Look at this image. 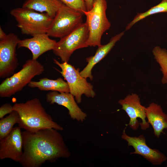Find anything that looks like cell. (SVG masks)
Listing matches in <instances>:
<instances>
[{
	"label": "cell",
	"instance_id": "6da1fadb",
	"mask_svg": "<svg viewBox=\"0 0 167 167\" xmlns=\"http://www.w3.org/2000/svg\"><path fill=\"white\" fill-rule=\"evenodd\" d=\"M23 154L19 162L24 167H40L45 162L69 158L71 154L61 134L53 128L22 132Z\"/></svg>",
	"mask_w": 167,
	"mask_h": 167
},
{
	"label": "cell",
	"instance_id": "cb8c5ba5",
	"mask_svg": "<svg viewBox=\"0 0 167 167\" xmlns=\"http://www.w3.org/2000/svg\"><path fill=\"white\" fill-rule=\"evenodd\" d=\"M86 6L87 11L91 9L94 0H84Z\"/></svg>",
	"mask_w": 167,
	"mask_h": 167
},
{
	"label": "cell",
	"instance_id": "ac0fdd59",
	"mask_svg": "<svg viewBox=\"0 0 167 167\" xmlns=\"http://www.w3.org/2000/svg\"><path fill=\"white\" fill-rule=\"evenodd\" d=\"M28 86L31 88H37L41 91L70 92L67 82L61 78L54 80L43 78L40 79L38 81H32Z\"/></svg>",
	"mask_w": 167,
	"mask_h": 167
},
{
	"label": "cell",
	"instance_id": "603a6c76",
	"mask_svg": "<svg viewBox=\"0 0 167 167\" xmlns=\"http://www.w3.org/2000/svg\"><path fill=\"white\" fill-rule=\"evenodd\" d=\"M13 111V105L9 103H6L0 107V118H2L6 115L10 114Z\"/></svg>",
	"mask_w": 167,
	"mask_h": 167
},
{
	"label": "cell",
	"instance_id": "484cf974",
	"mask_svg": "<svg viewBox=\"0 0 167 167\" xmlns=\"http://www.w3.org/2000/svg\"><path fill=\"white\" fill-rule=\"evenodd\" d=\"M166 167H167V165L166 166Z\"/></svg>",
	"mask_w": 167,
	"mask_h": 167
},
{
	"label": "cell",
	"instance_id": "7402d4cb",
	"mask_svg": "<svg viewBox=\"0 0 167 167\" xmlns=\"http://www.w3.org/2000/svg\"><path fill=\"white\" fill-rule=\"evenodd\" d=\"M160 66L161 71L163 75L161 79L162 83L163 84H167V57L162 60Z\"/></svg>",
	"mask_w": 167,
	"mask_h": 167
},
{
	"label": "cell",
	"instance_id": "44dd1931",
	"mask_svg": "<svg viewBox=\"0 0 167 167\" xmlns=\"http://www.w3.org/2000/svg\"><path fill=\"white\" fill-rule=\"evenodd\" d=\"M69 7L84 14L87 11L84 0H59Z\"/></svg>",
	"mask_w": 167,
	"mask_h": 167
},
{
	"label": "cell",
	"instance_id": "7a4b0ae2",
	"mask_svg": "<svg viewBox=\"0 0 167 167\" xmlns=\"http://www.w3.org/2000/svg\"><path fill=\"white\" fill-rule=\"evenodd\" d=\"M13 110L16 111L19 118L18 126L25 131L34 132L46 128L62 131L63 128L54 121L47 113L38 98L28 100L25 102L15 103Z\"/></svg>",
	"mask_w": 167,
	"mask_h": 167
},
{
	"label": "cell",
	"instance_id": "ffe728a7",
	"mask_svg": "<svg viewBox=\"0 0 167 167\" xmlns=\"http://www.w3.org/2000/svg\"><path fill=\"white\" fill-rule=\"evenodd\" d=\"M162 12H167V0H162L160 3L151 8L145 12L137 13L133 19L126 27L125 30L130 29L137 22L148 16Z\"/></svg>",
	"mask_w": 167,
	"mask_h": 167
},
{
	"label": "cell",
	"instance_id": "30bf717a",
	"mask_svg": "<svg viewBox=\"0 0 167 167\" xmlns=\"http://www.w3.org/2000/svg\"><path fill=\"white\" fill-rule=\"evenodd\" d=\"M118 102L130 118L128 126L133 130H137L140 126L142 130L148 128L150 124L146 120V107L141 104L139 96L136 93L127 96Z\"/></svg>",
	"mask_w": 167,
	"mask_h": 167
},
{
	"label": "cell",
	"instance_id": "ba28073f",
	"mask_svg": "<svg viewBox=\"0 0 167 167\" xmlns=\"http://www.w3.org/2000/svg\"><path fill=\"white\" fill-rule=\"evenodd\" d=\"M53 60L61 69V71H59L66 81L70 92L75 97L78 103L81 102L83 94L88 97H94L95 93L93 86L81 75L79 68L76 69L67 62L60 63L55 59Z\"/></svg>",
	"mask_w": 167,
	"mask_h": 167
},
{
	"label": "cell",
	"instance_id": "3957f363",
	"mask_svg": "<svg viewBox=\"0 0 167 167\" xmlns=\"http://www.w3.org/2000/svg\"><path fill=\"white\" fill-rule=\"evenodd\" d=\"M44 66L37 60H27L18 72L6 78L0 84V96L9 97L21 91L35 76L44 71Z\"/></svg>",
	"mask_w": 167,
	"mask_h": 167
},
{
	"label": "cell",
	"instance_id": "e0dca14e",
	"mask_svg": "<svg viewBox=\"0 0 167 167\" xmlns=\"http://www.w3.org/2000/svg\"><path fill=\"white\" fill-rule=\"evenodd\" d=\"M62 3L59 0H26L22 7L45 13L54 19Z\"/></svg>",
	"mask_w": 167,
	"mask_h": 167
},
{
	"label": "cell",
	"instance_id": "277c9868",
	"mask_svg": "<svg viewBox=\"0 0 167 167\" xmlns=\"http://www.w3.org/2000/svg\"><path fill=\"white\" fill-rule=\"evenodd\" d=\"M10 14L17 21L22 33L32 36L47 33L53 19L45 13L23 7L13 9Z\"/></svg>",
	"mask_w": 167,
	"mask_h": 167
},
{
	"label": "cell",
	"instance_id": "5b68a950",
	"mask_svg": "<svg viewBox=\"0 0 167 167\" xmlns=\"http://www.w3.org/2000/svg\"><path fill=\"white\" fill-rule=\"evenodd\" d=\"M106 0H94L91 9L84 12L89 29L88 46H100L104 33L111 26L106 15Z\"/></svg>",
	"mask_w": 167,
	"mask_h": 167
},
{
	"label": "cell",
	"instance_id": "d6986e66",
	"mask_svg": "<svg viewBox=\"0 0 167 167\" xmlns=\"http://www.w3.org/2000/svg\"><path fill=\"white\" fill-rule=\"evenodd\" d=\"M19 116L18 112L13 110L9 115L0 120V140L6 137L11 131L15 124L18 123Z\"/></svg>",
	"mask_w": 167,
	"mask_h": 167
},
{
	"label": "cell",
	"instance_id": "7c38bea8",
	"mask_svg": "<svg viewBox=\"0 0 167 167\" xmlns=\"http://www.w3.org/2000/svg\"><path fill=\"white\" fill-rule=\"evenodd\" d=\"M21 128H13L6 137L0 140V159H11L19 162L23 154V140Z\"/></svg>",
	"mask_w": 167,
	"mask_h": 167
},
{
	"label": "cell",
	"instance_id": "52a82bcc",
	"mask_svg": "<svg viewBox=\"0 0 167 167\" xmlns=\"http://www.w3.org/2000/svg\"><path fill=\"white\" fill-rule=\"evenodd\" d=\"M89 31L87 23H82L76 28L57 42L53 53L59 57L62 62H68L75 50L88 47L87 41Z\"/></svg>",
	"mask_w": 167,
	"mask_h": 167
},
{
	"label": "cell",
	"instance_id": "8992f818",
	"mask_svg": "<svg viewBox=\"0 0 167 167\" xmlns=\"http://www.w3.org/2000/svg\"><path fill=\"white\" fill-rule=\"evenodd\" d=\"M83 15L62 3L47 33L53 37L60 39L65 36L83 23Z\"/></svg>",
	"mask_w": 167,
	"mask_h": 167
},
{
	"label": "cell",
	"instance_id": "8fae6325",
	"mask_svg": "<svg viewBox=\"0 0 167 167\" xmlns=\"http://www.w3.org/2000/svg\"><path fill=\"white\" fill-rule=\"evenodd\" d=\"M128 126H126L123 130L121 137L127 142L128 146H132L134 149V152L130 154L140 155L148 161L154 165H160L165 161L167 158L166 156L159 150L150 148L147 144L144 136L141 135L136 136H130L126 132V129Z\"/></svg>",
	"mask_w": 167,
	"mask_h": 167
},
{
	"label": "cell",
	"instance_id": "9c48e42d",
	"mask_svg": "<svg viewBox=\"0 0 167 167\" xmlns=\"http://www.w3.org/2000/svg\"><path fill=\"white\" fill-rule=\"evenodd\" d=\"M20 40L15 34H7L0 40V77L5 79L15 73L19 65L16 48Z\"/></svg>",
	"mask_w": 167,
	"mask_h": 167
},
{
	"label": "cell",
	"instance_id": "9a60e30c",
	"mask_svg": "<svg viewBox=\"0 0 167 167\" xmlns=\"http://www.w3.org/2000/svg\"><path fill=\"white\" fill-rule=\"evenodd\" d=\"M123 31L112 37L107 44L101 45L98 48L93 56L87 58L88 64L85 68L80 72L81 75L86 79L89 78L91 80L93 78L92 70L94 66L104 58L124 34Z\"/></svg>",
	"mask_w": 167,
	"mask_h": 167
},
{
	"label": "cell",
	"instance_id": "d4e9b609",
	"mask_svg": "<svg viewBox=\"0 0 167 167\" xmlns=\"http://www.w3.org/2000/svg\"><path fill=\"white\" fill-rule=\"evenodd\" d=\"M7 34H6L3 31L2 28L0 27V40L4 39L6 36Z\"/></svg>",
	"mask_w": 167,
	"mask_h": 167
},
{
	"label": "cell",
	"instance_id": "2e32d148",
	"mask_svg": "<svg viewBox=\"0 0 167 167\" xmlns=\"http://www.w3.org/2000/svg\"><path fill=\"white\" fill-rule=\"evenodd\" d=\"M146 116L147 122L153 129L155 136L159 138L163 130L167 129V114L164 112L160 105L152 102L146 107Z\"/></svg>",
	"mask_w": 167,
	"mask_h": 167
},
{
	"label": "cell",
	"instance_id": "4fadbf2b",
	"mask_svg": "<svg viewBox=\"0 0 167 167\" xmlns=\"http://www.w3.org/2000/svg\"><path fill=\"white\" fill-rule=\"evenodd\" d=\"M74 97L70 92L56 91L49 92L46 95L47 102L50 104L56 103L65 107L72 119L83 122L86 119L87 114L78 106Z\"/></svg>",
	"mask_w": 167,
	"mask_h": 167
},
{
	"label": "cell",
	"instance_id": "5bb4252c",
	"mask_svg": "<svg viewBox=\"0 0 167 167\" xmlns=\"http://www.w3.org/2000/svg\"><path fill=\"white\" fill-rule=\"evenodd\" d=\"M32 38L19 41L18 48L24 47L29 49L32 54V59L37 60L42 54L53 50L57 41L50 39L47 33L39 34Z\"/></svg>",
	"mask_w": 167,
	"mask_h": 167
}]
</instances>
